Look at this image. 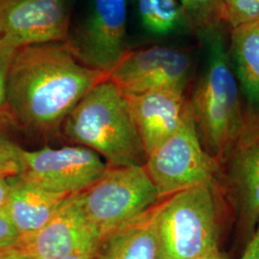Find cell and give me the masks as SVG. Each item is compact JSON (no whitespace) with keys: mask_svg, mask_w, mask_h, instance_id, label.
Segmentation results:
<instances>
[{"mask_svg":"<svg viewBox=\"0 0 259 259\" xmlns=\"http://www.w3.org/2000/svg\"><path fill=\"white\" fill-rule=\"evenodd\" d=\"M219 183L200 185L157 203L160 259H196L220 250L223 223Z\"/></svg>","mask_w":259,"mask_h":259,"instance_id":"277c9868","label":"cell"},{"mask_svg":"<svg viewBox=\"0 0 259 259\" xmlns=\"http://www.w3.org/2000/svg\"><path fill=\"white\" fill-rule=\"evenodd\" d=\"M19 178L58 194H79L104 174L107 164L93 150L83 146L25 150L19 147Z\"/></svg>","mask_w":259,"mask_h":259,"instance_id":"52a82bcc","label":"cell"},{"mask_svg":"<svg viewBox=\"0 0 259 259\" xmlns=\"http://www.w3.org/2000/svg\"><path fill=\"white\" fill-rule=\"evenodd\" d=\"M62 127L66 138L97 153L108 167L146 162L128 101L109 77L83 96Z\"/></svg>","mask_w":259,"mask_h":259,"instance_id":"3957f363","label":"cell"},{"mask_svg":"<svg viewBox=\"0 0 259 259\" xmlns=\"http://www.w3.org/2000/svg\"><path fill=\"white\" fill-rule=\"evenodd\" d=\"M240 259H259V221L246 242V247Z\"/></svg>","mask_w":259,"mask_h":259,"instance_id":"603a6c76","label":"cell"},{"mask_svg":"<svg viewBox=\"0 0 259 259\" xmlns=\"http://www.w3.org/2000/svg\"><path fill=\"white\" fill-rule=\"evenodd\" d=\"M106 78L83 64L69 41L20 47L10 66L7 115L32 132L52 133Z\"/></svg>","mask_w":259,"mask_h":259,"instance_id":"6da1fadb","label":"cell"},{"mask_svg":"<svg viewBox=\"0 0 259 259\" xmlns=\"http://www.w3.org/2000/svg\"><path fill=\"white\" fill-rule=\"evenodd\" d=\"M157 203L104 235L92 259H160Z\"/></svg>","mask_w":259,"mask_h":259,"instance_id":"5bb4252c","label":"cell"},{"mask_svg":"<svg viewBox=\"0 0 259 259\" xmlns=\"http://www.w3.org/2000/svg\"><path fill=\"white\" fill-rule=\"evenodd\" d=\"M14 177L0 176V207H3L9 198Z\"/></svg>","mask_w":259,"mask_h":259,"instance_id":"cb8c5ba5","label":"cell"},{"mask_svg":"<svg viewBox=\"0 0 259 259\" xmlns=\"http://www.w3.org/2000/svg\"><path fill=\"white\" fill-rule=\"evenodd\" d=\"M146 158L180 128L189 101L185 93L158 91L125 96Z\"/></svg>","mask_w":259,"mask_h":259,"instance_id":"4fadbf2b","label":"cell"},{"mask_svg":"<svg viewBox=\"0 0 259 259\" xmlns=\"http://www.w3.org/2000/svg\"><path fill=\"white\" fill-rule=\"evenodd\" d=\"M144 166L160 200L196 186L219 183L221 164L204 148L190 104L180 128L149 155Z\"/></svg>","mask_w":259,"mask_h":259,"instance_id":"8992f818","label":"cell"},{"mask_svg":"<svg viewBox=\"0 0 259 259\" xmlns=\"http://www.w3.org/2000/svg\"><path fill=\"white\" fill-rule=\"evenodd\" d=\"M18 146L0 122V176L17 177L20 174V159Z\"/></svg>","mask_w":259,"mask_h":259,"instance_id":"ffe728a7","label":"cell"},{"mask_svg":"<svg viewBox=\"0 0 259 259\" xmlns=\"http://www.w3.org/2000/svg\"><path fill=\"white\" fill-rule=\"evenodd\" d=\"M100 240L99 232L85 217L75 194L67 198L39 232L21 239L19 247L35 259H61L74 254L93 256Z\"/></svg>","mask_w":259,"mask_h":259,"instance_id":"7c38bea8","label":"cell"},{"mask_svg":"<svg viewBox=\"0 0 259 259\" xmlns=\"http://www.w3.org/2000/svg\"><path fill=\"white\" fill-rule=\"evenodd\" d=\"M224 23L232 28L259 21V0H222Z\"/></svg>","mask_w":259,"mask_h":259,"instance_id":"d6986e66","label":"cell"},{"mask_svg":"<svg viewBox=\"0 0 259 259\" xmlns=\"http://www.w3.org/2000/svg\"><path fill=\"white\" fill-rule=\"evenodd\" d=\"M228 50L247 108L259 111V21L231 29Z\"/></svg>","mask_w":259,"mask_h":259,"instance_id":"2e32d148","label":"cell"},{"mask_svg":"<svg viewBox=\"0 0 259 259\" xmlns=\"http://www.w3.org/2000/svg\"><path fill=\"white\" fill-rule=\"evenodd\" d=\"M196 259H227L225 257V255L223 254L222 252H221V250H214V251H211V252H209V253H207V254H204V255H202V256H200V257H198V258Z\"/></svg>","mask_w":259,"mask_h":259,"instance_id":"484cf974","label":"cell"},{"mask_svg":"<svg viewBox=\"0 0 259 259\" xmlns=\"http://www.w3.org/2000/svg\"><path fill=\"white\" fill-rule=\"evenodd\" d=\"M138 8L143 26L153 35L168 36L187 28L178 0H138Z\"/></svg>","mask_w":259,"mask_h":259,"instance_id":"e0dca14e","label":"cell"},{"mask_svg":"<svg viewBox=\"0 0 259 259\" xmlns=\"http://www.w3.org/2000/svg\"><path fill=\"white\" fill-rule=\"evenodd\" d=\"M69 40V15L65 0H4L1 45L18 49Z\"/></svg>","mask_w":259,"mask_h":259,"instance_id":"30bf717a","label":"cell"},{"mask_svg":"<svg viewBox=\"0 0 259 259\" xmlns=\"http://www.w3.org/2000/svg\"><path fill=\"white\" fill-rule=\"evenodd\" d=\"M16 49L0 44V114L7 115V89L10 66Z\"/></svg>","mask_w":259,"mask_h":259,"instance_id":"44dd1931","label":"cell"},{"mask_svg":"<svg viewBox=\"0 0 259 259\" xmlns=\"http://www.w3.org/2000/svg\"><path fill=\"white\" fill-rule=\"evenodd\" d=\"M21 237L10 220L4 207H0V252L19 247Z\"/></svg>","mask_w":259,"mask_h":259,"instance_id":"7402d4cb","label":"cell"},{"mask_svg":"<svg viewBox=\"0 0 259 259\" xmlns=\"http://www.w3.org/2000/svg\"><path fill=\"white\" fill-rule=\"evenodd\" d=\"M93 256L91 255H83V254H74V255H69L64 258L61 259H92Z\"/></svg>","mask_w":259,"mask_h":259,"instance_id":"4316f807","label":"cell"},{"mask_svg":"<svg viewBox=\"0 0 259 259\" xmlns=\"http://www.w3.org/2000/svg\"><path fill=\"white\" fill-rule=\"evenodd\" d=\"M225 163L228 192L247 242L259 221V111L247 108L240 137Z\"/></svg>","mask_w":259,"mask_h":259,"instance_id":"9c48e42d","label":"cell"},{"mask_svg":"<svg viewBox=\"0 0 259 259\" xmlns=\"http://www.w3.org/2000/svg\"><path fill=\"white\" fill-rule=\"evenodd\" d=\"M127 0H93L90 18L75 40L78 59L109 76L125 52Z\"/></svg>","mask_w":259,"mask_h":259,"instance_id":"8fae6325","label":"cell"},{"mask_svg":"<svg viewBox=\"0 0 259 259\" xmlns=\"http://www.w3.org/2000/svg\"><path fill=\"white\" fill-rule=\"evenodd\" d=\"M185 15L186 25L199 37H208L224 23L222 0H178Z\"/></svg>","mask_w":259,"mask_h":259,"instance_id":"ac0fdd59","label":"cell"},{"mask_svg":"<svg viewBox=\"0 0 259 259\" xmlns=\"http://www.w3.org/2000/svg\"><path fill=\"white\" fill-rule=\"evenodd\" d=\"M77 200L101 238L160 201L144 165L108 167Z\"/></svg>","mask_w":259,"mask_h":259,"instance_id":"5b68a950","label":"cell"},{"mask_svg":"<svg viewBox=\"0 0 259 259\" xmlns=\"http://www.w3.org/2000/svg\"><path fill=\"white\" fill-rule=\"evenodd\" d=\"M192 66L191 56L182 49L144 47L125 50L108 77L124 96L158 91L185 93Z\"/></svg>","mask_w":259,"mask_h":259,"instance_id":"ba28073f","label":"cell"},{"mask_svg":"<svg viewBox=\"0 0 259 259\" xmlns=\"http://www.w3.org/2000/svg\"><path fill=\"white\" fill-rule=\"evenodd\" d=\"M204 39L206 63L188 101L204 148L222 165L240 137L247 107L221 29Z\"/></svg>","mask_w":259,"mask_h":259,"instance_id":"7a4b0ae2","label":"cell"},{"mask_svg":"<svg viewBox=\"0 0 259 259\" xmlns=\"http://www.w3.org/2000/svg\"><path fill=\"white\" fill-rule=\"evenodd\" d=\"M68 197L41 189L17 176L13 178L9 198L3 207L21 239H24L47 226Z\"/></svg>","mask_w":259,"mask_h":259,"instance_id":"9a60e30c","label":"cell"},{"mask_svg":"<svg viewBox=\"0 0 259 259\" xmlns=\"http://www.w3.org/2000/svg\"><path fill=\"white\" fill-rule=\"evenodd\" d=\"M0 259H35L31 256L27 251L19 248L15 247L9 250H3L0 252Z\"/></svg>","mask_w":259,"mask_h":259,"instance_id":"d4e9b609","label":"cell"},{"mask_svg":"<svg viewBox=\"0 0 259 259\" xmlns=\"http://www.w3.org/2000/svg\"><path fill=\"white\" fill-rule=\"evenodd\" d=\"M3 4H4V0H0V21H1V14H2V9H3Z\"/></svg>","mask_w":259,"mask_h":259,"instance_id":"83f0119b","label":"cell"}]
</instances>
